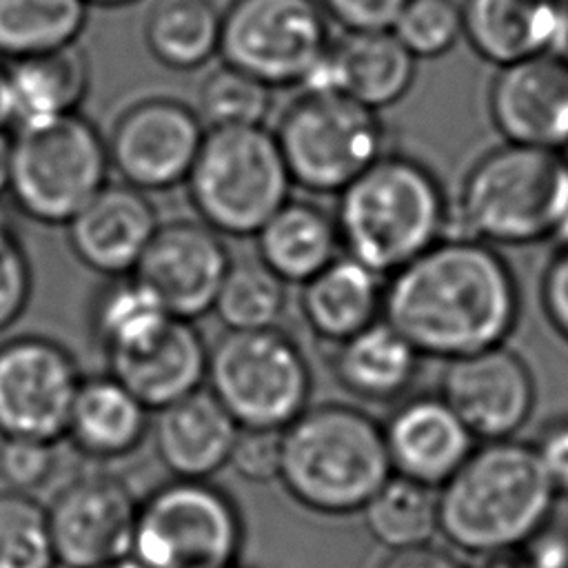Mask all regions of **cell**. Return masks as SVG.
I'll return each instance as SVG.
<instances>
[{"label":"cell","instance_id":"33","mask_svg":"<svg viewBox=\"0 0 568 568\" xmlns=\"http://www.w3.org/2000/svg\"><path fill=\"white\" fill-rule=\"evenodd\" d=\"M286 306V282L260 257L231 262L213 311L226 331L277 328Z\"/></svg>","mask_w":568,"mask_h":568},{"label":"cell","instance_id":"21","mask_svg":"<svg viewBox=\"0 0 568 568\" xmlns=\"http://www.w3.org/2000/svg\"><path fill=\"white\" fill-rule=\"evenodd\" d=\"M109 373L120 379L151 413H158L202 388L209 348L189 320L169 324L135 348L106 355Z\"/></svg>","mask_w":568,"mask_h":568},{"label":"cell","instance_id":"44","mask_svg":"<svg viewBox=\"0 0 568 568\" xmlns=\"http://www.w3.org/2000/svg\"><path fill=\"white\" fill-rule=\"evenodd\" d=\"M11 184V133L0 131V197L9 195Z\"/></svg>","mask_w":568,"mask_h":568},{"label":"cell","instance_id":"10","mask_svg":"<svg viewBox=\"0 0 568 568\" xmlns=\"http://www.w3.org/2000/svg\"><path fill=\"white\" fill-rule=\"evenodd\" d=\"M244 526L235 501L209 479H175L142 504L131 557L144 568H235Z\"/></svg>","mask_w":568,"mask_h":568},{"label":"cell","instance_id":"46","mask_svg":"<svg viewBox=\"0 0 568 568\" xmlns=\"http://www.w3.org/2000/svg\"><path fill=\"white\" fill-rule=\"evenodd\" d=\"M98 568H144V566H140L133 557H129V559H122V561H113V564H106V566H98Z\"/></svg>","mask_w":568,"mask_h":568},{"label":"cell","instance_id":"16","mask_svg":"<svg viewBox=\"0 0 568 568\" xmlns=\"http://www.w3.org/2000/svg\"><path fill=\"white\" fill-rule=\"evenodd\" d=\"M231 257L217 231L202 220L160 224L133 277L180 320L209 313L222 288Z\"/></svg>","mask_w":568,"mask_h":568},{"label":"cell","instance_id":"28","mask_svg":"<svg viewBox=\"0 0 568 568\" xmlns=\"http://www.w3.org/2000/svg\"><path fill=\"white\" fill-rule=\"evenodd\" d=\"M257 257L284 282L304 284L342 246L335 215L306 200H288L257 233Z\"/></svg>","mask_w":568,"mask_h":568},{"label":"cell","instance_id":"14","mask_svg":"<svg viewBox=\"0 0 568 568\" xmlns=\"http://www.w3.org/2000/svg\"><path fill=\"white\" fill-rule=\"evenodd\" d=\"M140 501L115 475H80L47 508L58 564L98 568L133 552Z\"/></svg>","mask_w":568,"mask_h":568},{"label":"cell","instance_id":"8","mask_svg":"<svg viewBox=\"0 0 568 568\" xmlns=\"http://www.w3.org/2000/svg\"><path fill=\"white\" fill-rule=\"evenodd\" d=\"M209 390L240 428L284 430L308 408L311 366L277 328L226 331L209 348Z\"/></svg>","mask_w":568,"mask_h":568},{"label":"cell","instance_id":"11","mask_svg":"<svg viewBox=\"0 0 568 568\" xmlns=\"http://www.w3.org/2000/svg\"><path fill=\"white\" fill-rule=\"evenodd\" d=\"M320 0H233L222 13L220 58L264 84H308L331 49Z\"/></svg>","mask_w":568,"mask_h":568},{"label":"cell","instance_id":"2","mask_svg":"<svg viewBox=\"0 0 568 568\" xmlns=\"http://www.w3.org/2000/svg\"><path fill=\"white\" fill-rule=\"evenodd\" d=\"M557 499L532 444L481 442L437 490L439 532L473 555L519 548L546 530Z\"/></svg>","mask_w":568,"mask_h":568},{"label":"cell","instance_id":"27","mask_svg":"<svg viewBox=\"0 0 568 568\" xmlns=\"http://www.w3.org/2000/svg\"><path fill=\"white\" fill-rule=\"evenodd\" d=\"M89 82V60L78 44L9 60V126L20 129L75 113Z\"/></svg>","mask_w":568,"mask_h":568},{"label":"cell","instance_id":"23","mask_svg":"<svg viewBox=\"0 0 568 568\" xmlns=\"http://www.w3.org/2000/svg\"><path fill=\"white\" fill-rule=\"evenodd\" d=\"M564 0H464V38L490 64L552 51L566 33Z\"/></svg>","mask_w":568,"mask_h":568},{"label":"cell","instance_id":"13","mask_svg":"<svg viewBox=\"0 0 568 568\" xmlns=\"http://www.w3.org/2000/svg\"><path fill=\"white\" fill-rule=\"evenodd\" d=\"M206 126L197 111L173 98H146L131 104L106 140L109 160L124 184L164 191L184 184Z\"/></svg>","mask_w":568,"mask_h":568},{"label":"cell","instance_id":"19","mask_svg":"<svg viewBox=\"0 0 568 568\" xmlns=\"http://www.w3.org/2000/svg\"><path fill=\"white\" fill-rule=\"evenodd\" d=\"M158 229V211L146 193L118 182L106 184L67 224V235L87 268L118 280L133 275Z\"/></svg>","mask_w":568,"mask_h":568},{"label":"cell","instance_id":"7","mask_svg":"<svg viewBox=\"0 0 568 568\" xmlns=\"http://www.w3.org/2000/svg\"><path fill=\"white\" fill-rule=\"evenodd\" d=\"M109 146L84 115L13 129L9 195L29 220L69 224L109 182Z\"/></svg>","mask_w":568,"mask_h":568},{"label":"cell","instance_id":"41","mask_svg":"<svg viewBox=\"0 0 568 568\" xmlns=\"http://www.w3.org/2000/svg\"><path fill=\"white\" fill-rule=\"evenodd\" d=\"M539 300L548 324L568 342V244L550 257L539 284Z\"/></svg>","mask_w":568,"mask_h":568},{"label":"cell","instance_id":"5","mask_svg":"<svg viewBox=\"0 0 568 568\" xmlns=\"http://www.w3.org/2000/svg\"><path fill=\"white\" fill-rule=\"evenodd\" d=\"M568 211V155L557 149L501 144L466 173L457 197L459 235L490 246L555 237Z\"/></svg>","mask_w":568,"mask_h":568},{"label":"cell","instance_id":"38","mask_svg":"<svg viewBox=\"0 0 568 568\" xmlns=\"http://www.w3.org/2000/svg\"><path fill=\"white\" fill-rule=\"evenodd\" d=\"M55 464V442L33 437H2L0 442V477L9 490L29 493L47 484Z\"/></svg>","mask_w":568,"mask_h":568},{"label":"cell","instance_id":"6","mask_svg":"<svg viewBox=\"0 0 568 568\" xmlns=\"http://www.w3.org/2000/svg\"><path fill=\"white\" fill-rule=\"evenodd\" d=\"M184 184L206 226L220 235L255 237L291 200L293 178L275 131L262 124L206 129Z\"/></svg>","mask_w":568,"mask_h":568},{"label":"cell","instance_id":"26","mask_svg":"<svg viewBox=\"0 0 568 568\" xmlns=\"http://www.w3.org/2000/svg\"><path fill=\"white\" fill-rule=\"evenodd\" d=\"M417 348L384 317L335 344L331 371L357 399L386 404L402 399L419 371Z\"/></svg>","mask_w":568,"mask_h":568},{"label":"cell","instance_id":"37","mask_svg":"<svg viewBox=\"0 0 568 568\" xmlns=\"http://www.w3.org/2000/svg\"><path fill=\"white\" fill-rule=\"evenodd\" d=\"M33 271L27 248L9 217L0 213V333L27 311Z\"/></svg>","mask_w":568,"mask_h":568},{"label":"cell","instance_id":"42","mask_svg":"<svg viewBox=\"0 0 568 568\" xmlns=\"http://www.w3.org/2000/svg\"><path fill=\"white\" fill-rule=\"evenodd\" d=\"M532 446L559 495H568V413L550 417Z\"/></svg>","mask_w":568,"mask_h":568},{"label":"cell","instance_id":"40","mask_svg":"<svg viewBox=\"0 0 568 568\" xmlns=\"http://www.w3.org/2000/svg\"><path fill=\"white\" fill-rule=\"evenodd\" d=\"M328 18L346 31L393 29L408 0H320Z\"/></svg>","mask_w":568,"mask_h":568},{"label":"cell","instance_id":"32","mask_svg":"<svg viewBox=\"0 0 568 568\" xmlns=\"http://www.w3.org/2000/svg\"><path fill=\"white\" fill-rule=\"evenodd\" d=\"M173 315L133 275L113 280L95 300L93 333L106 355L135 348L160 333Z\"/></svg>","mask_w":568,"mask_h":568},{"label":"cell","instance_id":"15","mask_svg":"<svg viewBox=\"0 0 568 568\" xmlns=\"http://www.w3.org/2000/svg\"><path fill=\"white\" fill-rule=\"evenodd\" d=\"M439 395L475 439H513L535 408V377L506 344L446 362Z\"/></svg>","mask_w":568,"mask_h":568},{"label":"cell","instance_id":"20","mask_svg":"<svg viewBox=\"0 0 568 568\" xmlns=\"http://www.w3.org/2000/svg\"><path fill=\"white\" fill-rule=\"evenodd\" d=\"M417 73V58L404 47L393 29L346 31L331 49L306 84L333 89L373 111L399 102Z\"/></svg>","mask_w":568,"mask_h":568},{"label":"cell","instance_id":"3","mask_svg":"<svg viewBox=\"0 0 568 568\" xmlns=\"http://www.w3.org/2000/svg\"><path fill=\"white\" fill-rule=\"evenodd\" d=\"M390 475L384 426L357 406H308L282 430L277 481L306 510L362 513Z\"/></svg>","mask_w":568,"mask_h":568},{"label":"cell","instance_id":"25","mask_svg":"<svg viewBox=\"0 0 568 568\" xmlns=\"http://www.w3.org/2000/svg\"><path fill=\"white\" fill-rule=\"evenodd\" d=\"M151 433V410L111 373L82 377L67 437L87 457L109 462L135 453Z\"/></svg>","mask_w":568,"mask_h":568},{"label":"cell","instance_id":"22","mask_svg":"<svg viewBox=\"0 0 568 568\" xmlns=\"http://www.w3.org/2000/svg\"><path fill=\"white\" fill-rule=\"evenodd\" d=\"M237 422L211 390H195L151 419L153 448L175 479H211L229 466Z\"/></svg>","mask_w":568,"mask_h":568},{"label":"cell","instance_id":"35","mask_svg":"<svg viewBox=\"0 0 568 568\" xmlns=\"http://www.w3.org/2000/svg\"><path fill=\"white\" fill-rule=\"evenodd\" d=\"M271 102L268 84L224 64L202 82L197 113L206 129L262 126Z\"/></svg>","mask_w":568,"mask_h":568},{"label":"cell","instance_id":"47","mask_svg":"<svg viewBox=\"0 0 568 568\" xmlns=\"http://www.w3.org/2000/svg\"><path fill=\"white\" fill-rule=\"evenodd\" d=\"M135 0H87V4H98V7H122Z\"/></svg>","mask_w":568,"mask_h":568},{"label":"cell","instance_id":"43","mask_svg":"<svg viewBox=\"0 0 568 568\" xmlns=\"http://www.w3.org/2000/svg\"><path fill=\"white\" fill-rule=\"evenodd\" d=\"M379 568H466V566L448 550L433 544H422L413 548L393 550L382 561Z\"/></svg>","mask_w":568,"mask_h":568},{"label":"cell","instance_id":"34","mask_svg":"<svg viewBox=\"0 0 568 568\" xmlns=\"http://www.w3.org/2000/svg\"><path fill=\"white\" fill-rule=\"evenodd\" d=\"M47 508L29 493H0V568H55Z\"/></svg>","mask_w":568,"mask_h":568},{"label":"cell","instance_id":"36","mask_svg":"<svg viewBox=\"0 0 568 568\" xmlns=\"http://www.w3.org/2000/svg\"><path fill=\"white\" fill-rule=\"evenodd\" d=\"M393 31L417 60L439 58L464 36L462 4L457 0H408Z\"/></svg>","mask_w":568,"mask_h":568},{"label":"cell","instance_id":"29","mask_svg":"<svg viewBox=\"0 0 568 568\" xmlns=\"http://www.w3.org/2000/svg\"><path fill=\"white\" fill-rule=\"evenodd\" d=\"M222 13L213 0H158L144 22L151 55L178 71H191L220 51Z\"/></svg>","mask_w":568,"mask_h":568},{"label":"cell","instance_id":"31","mask_svg":"<svg viewBox=\"0 0 568 568\" xmlns=\"http://www.w3.org/2000/svg\"><path fill=\"white\" fill-rule=\"evenodd\" d=\"M362 515L368 532L390 550L430 544L439 530L437 490L393 473Z\"/></svg>","mask_w":568,"mask_h":568},{"label":"cell","instance_id":"45","mask_svg":"<svg viewBox=\"0 0 568 568\" xmlns=\"http://www.w3.org/2000/svg\"><path fill=\"white\" fill-rule=\"evenodd\" d=\"M9 129V89H7V64L0 60V131Z\"/></svg>","mask_w":568,"mask_h":568},{"label":"cell","instance_id":"30","mask_svg":"<svg viewBox=\"0 0 568 568\" xmlns=\"http://www.w3.org/2000/svg\"><path fill=\"white\" fill-rule=\"evenodd\" d=\"M87 0H0V58L18 60L75 44Z\"/></svg>","mask_w":568,"mask_h":568},{"label":"cell","instance_id":"9","mask_svg":"<svg viewBox=\"0 0 568 568\" xmlns=\"http://www.w3.org/2000/svg\"><path fill=\"white\" fill-rule=\"evenodd\" d=\"M275 138L293 184L339 193L384 155V124L373 111L333 89H308L282 113Z\"/></svg>","mask_w":568,"mask_h":568},{"label":"cell","instance_id":"49","mask_svg":"<svg viewBox=\"0 0 568 568\" xmlns=\"http://www.w3.org/2000/svg\"><path fill=\"white\" fill-rule=\"evenodd\" d=\"M566 38H568V11H566V33H564Z\"/></svg>","mask_w":568,"mask_h":568},{"label":"cell","instance_id":"12","mask_svg":"<svg viewBox=\"0 0 568 568\" xmlns=\"http://www.w3.org/2000/svg\"><path fill=\"white\" fill-rule=\"evenodd\" d=\"M82 384L73 355L40 335L0 344V437L58 442Z\"/></svg>","mask_w":568,"mask_h":568},{"label":"cell","instance_id":"48","mask_svg":"<svg viewBox=\"0 0 568 568\" xmlns=\"http://www.w3.org/2000/svg\"><path fill=\"white\" fill-rule=\"evenodd\" d=\"M555 237L559 240V244H568V211H566V217H564V222H561V226H559Z\"/></svg>","mask_w":568,"mask_h":568},{"label":"cell","instance_id":"18","mask_svg":"<svg viewBox=\"0 0 568 568\" xmlns=\"http://www.w3.org/2000/svg\"><path fill=\"white\" fill-rule=\"evenodd\" d=\"M382 426L393 473L435 490L477 446L475 435L439 393L402 399Z\"/></svg>","mask_w":568,"mask_h":568},{"label":"cell","instance_id":"24","mask_svg":"<svg viewBox=\"0 0 568 568\" xmlns=\"http://www.w3.org/2000/svg\"><path fill=\"white\" fill-rule=\"evenodd\" d=\"M384 291L379 273L344 253L302 284L300 311L306 326L335 346L382 320Z\"/></svg>","mask_w":568,"mask_h":568},{"label":"cell","instance_id":"1","mask_svg":"<svg viewBox=\"0 0 568 568\" xmlns=\"http://www.w3.org/2000/svg\"><path fill=\"white\" fill-rule=\"evenodd\" d=\"M519 306L515 273L499 251L457 233L390 275L382 317L422 357L450 362L506 344Z\"/></svg>","mask_w":568,"mask_h":568},{"label":"cell","instance_id":"17","mask_svg":"<svg viewBox=\"0 0 568 568\" xmlns=\"http://www.w3.org/2000/svg\"><path fill=\"white\" fill-rule=\"evenodd\" d=\"M488 113L510 144L557 151L568 146V58L546 51L499 67Z\"/></svg>","mask_w":568,"mask_h":568},{"label":"cell","instance_id":"4","mask_svg":"<svg viewBox=\"0 0 568 568\" xmlns=\"http://www.w3.org/2000/svg\"><path fill=\"white\" fill-rule=\"evenodd\" d=\"M335 224L346 255L390 277L444 237L448 206L426 164L384 153L339 191Z\"/></svg>","mask_w":568,"mask_h":568},{"label":"cell","instance_id":"39","mask_svg":"<svg viewBox=\"0 0 568 568\" xmlns=\"http://www.w3.org/2000/svg\"><path fill=\"white\" fill-rule=\"evenodd\" d=\"M282 430L242 428L231 453L229 466L251 484H268L280 479Z\"/></svg>","mask_w":568,"mask_h":568}]
</instances>
